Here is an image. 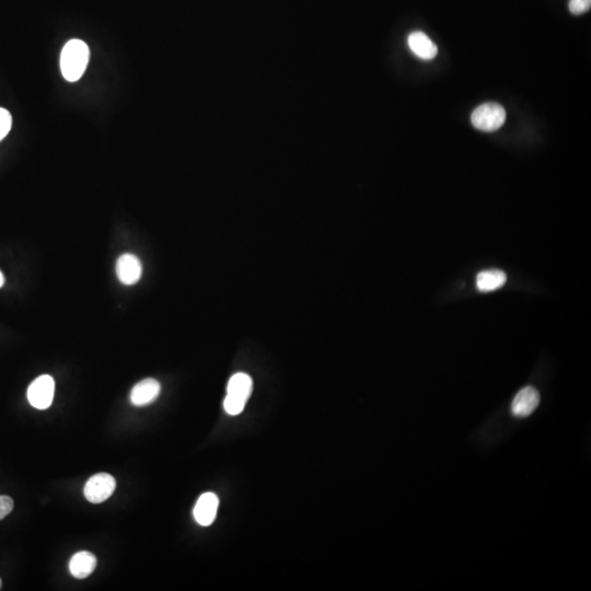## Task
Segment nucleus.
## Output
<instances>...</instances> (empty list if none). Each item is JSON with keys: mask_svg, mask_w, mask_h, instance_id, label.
<instances>
[{"mask_svg": "<svg viewBox=\"0 0 591 591\" xmlns=\"http://www.w3.org/2000/svg\"><path fill=\"white\" fill-rule=\"evenodd\" d=\"M89 55V48L82 39H71L68 43H66L61 56V69L64 78L71 82L82 78L87 68Z\"/></svg>", "mask_w": 591, "mask_h": 591, "instance_id": "nucleus-1", "label": "nucleus"}, {"mask_svg": "<svg viewBox=\"0 0 591 591\" xmlns=\"http://www.w3.org/2000/svg\"><path fill=\"white\" fill-rule=\"evenodd\" d=\"M252 389V379L247 373H236L232 377L227 386L226 399L223 401V407L229 415H239L243 412Z\"/></svg>", "mask_w": 591, "mask_h": 591, "instance_id": "nucleus-2", "label": "nucleus"}, {"mask_svg": "<svg viewBox=\"0 0 591 591\" xmlns=\"http://www.w3.org/2000/svg\"><path fill=\"white\" fill-rule=\"evenodd\" d=\"M506 111L504 106L495 102H487L480 105L473 111L471 122L473 126L482 131H495L506 122Z\"/></svg>", "mask_w": 591, "mask_h": 591, "instance_id": "nucleus-3", "label": "nucleus"}, {"mask_svg": "<svg viewBox=\"0 0 591 591\" xmlns=\"http://www.w3.org/2000/svg\"><path fill=\"white\" fill-rule=\"evenodd\" d=\"M116 481L109 473H97L84 486V496L92 504H100L110 498L115 491Z\"/></svg>", "mask_w": 591, "mask_h": 591, "instance_id": "nucleus-4", "label": "nucleus"}, {"mask_svg": "<svg viewBox=\"0 0 591 591\" xmlns=\"http://www.w3.org/2000/svg\"><path fill=\"white\" fill-rule=\"evenodd\" d=\"M55 392V381L48 375L35 379L28 389L30 404L37 410H46L52 405Z\"/></svg>", "mask_w": 591, "mask_h": 591, "instance_id": "nucleus-5", "label": "nucleus"}, {"mask_svg": "<svg viewBox=\"0 0 591 591\" xmlns=\"http://www.w3.org/2000/svg\"><path fill=\"white\" fill-rule=\"evenodd\" d=\"M540 403V393L534 386H525L512 400V415L527 418L536 411Z\"/></svg>", "mask_w": 591, "mask_h": 591, "instance_id": "nucleus-6", "label": "nucleus"}, {"mask_svg": "<svg viewBox=\"0 0 591 591\" xmlns=\"http://www.w3.org/2000/svg\"><path fill=\"white\" fill-rule=\"evenodd\" d=\"M142 273V263L136 255L126 253L118 258L116 274L122 284L127 286L136 284L137 281H140Z\"/></svg>", "mask_w": 591, "mask_h": 591, "instance_id": "nucleus-7", "label": "nucleus"}, {"mask_svg": "<svg viewBox=\"0 0 591 591\" xmlns=\"http://www.w3.org/2000/svg\"><path fill=\"white\" fill-rule=\"evenodd\" d=\"M219 499L214 493H205L197 500L194 508V518L198 525L208 527L215 521L218 512Z\"/></svg>", "mask_w": 591, "mask_h": 591, "instance_id": "nucleus-8", "label": "nucleus"}, {"mask_svg": "<svg viewBox=\"0 0 591 591\" xmlns=\"http://www.w3.org/2000/svg\"><path fill=\"white\" fill-rule=\"evenodd\" d=\"M160 391V384L156 379H144L131 390V402L136 406H144L153 403L159 397Z\"/></svg>", "mask_w": 591, "mask_h": 591, "instance_id": "nucleus-9", "label": "nucleus"}, {"mask_svg": "<svg viewBox=\"0 0 591 591\" xmlns=\"http://www.w3.org/2000/svg\"><path fill=\"white\" fill-rule=\"evenodd\" d=\"M407 43H409L411 50L418 57L425 59V61H429V59L436 57L437 53H438L436 44L422 31L412 32L409 35Z\"/></svg>", "mask_w": 591, "mask_h": 591, "instance_id": "nucleus-10", "label": "nucleus"}, {"mask_svg": "<svg viewBox=\"0 0 591 591\" xmlns=\"http://www.w3.org/2000/svg\"><path fill=\"white\" fill-rule=\"evenodd\" d=\"M97 567V557L91 552L80 551L71 557L69 570L77 579H84L91 575Z\"/></svg>", "mask_w": 591, "mask_h": 591, "instance_id": "nucleus-11", "label": "nucleus"}, {"mask_svg": "<svg viewBox=\"0 0 591 591\" xmlns=\"http://www.w3.org/2000/svg\"><path fill=\"white\" fill-rule=\"evenodd\" d=\"M507 281V276L500 270H487L476 276V288L482 292H494L502 288Z\"/></svg>", "mask_w": 591, "mask_h": 591, "instance_id": "nucleus-12", "label": "nucleus"}, {"mask_svg": "<svg viewBox=\"0 0 591 591\" xmlns=\"http://www.w3.org/2000/svg\"><path fill=\"white\" fill-rule=\"evenodd\" d=\"M12 118L6 109L0 108V140H3L11 129Z\"/></svg>", "mask_w": 591, "mask_h": 591, "instance_id": "nucleus-13", "label": "nucleus"}, {"mask_svg": "<svg viewBox=\"0 0 591 591\" xmlns=\"http://www.w3.org/2000/svg\"><path fill=\"white\" fill-rule=\"evenodd\" d=\"M591 0H570L568 8L574 15H581L590 10Z\"/></svg>", "mask_w": 591, "mask_h": 591, "instance_id": "nucleus-14", "label": "nucleus"}, {"mask_svg": "<svg viewBox=\"0 0 591 591\" xmlns=\"http://www.w3.org/2000/svg\"><path fill=\"white\" fill-rule=\"evenodd\" d=\"M13 499L9 496H0V520L8 516L13 509Z\"/></svg>", "mask_w": 591, "mask_h": 591, "instance_id": "nucleus-15", "label": "nucleus"}, {"mask_svg": "<svg viewBox=\"0 0 591 591\" xmlns=\"http://www.w3.org/2000/svg\"><path fill=\"white\" fill-rule=\"evenodd\" d=\"M5 285V277H3V273L0 272V288Z\"/></svg>", "mask_w": 591, "mask_h": 591, "instance_id": "nucleus-16", "label": "nucleus"}, {"mask_svg": "<svg viewBox=\"0 0 591 591\" xmlns=\"http://www.w3.org/2000/svg\"><path fill=\"white\" fill-rule=\"evenodd\" d=\"M3 587V581H1V578H0V589Z\"/></svg>", "mask_w": 591, "mask_h": 591, "instance_id": "nucleus-17", "label": "nucleus"}]
</instances>
